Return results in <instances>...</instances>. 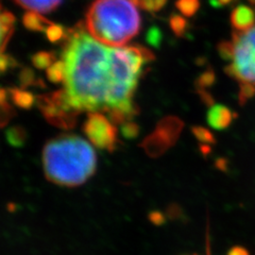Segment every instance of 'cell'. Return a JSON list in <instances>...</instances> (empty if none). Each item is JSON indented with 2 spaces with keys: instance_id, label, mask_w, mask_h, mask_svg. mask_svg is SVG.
Here are the masks:
<instances>
[{
  "instance_id": "obj_20",
  "label": "cell",
  "mask_w": 255,
  "mask_h": 255,
  "mask_svg": "<svg viewBox=\"0 0 255 255\" xmlns=\"http://www.w3.org/2000/svg\"><path fill=\"white\" fill-rule=\"evenodd\" d=\"M9 115V106H7V94L5 91L0 90V123L3 124Z\"/></svg>"
},
{
  "instance_id": "obj_10",
  "label": "cell",
  "mask_w": 255,
  "mask_h": 255,
  "mask_svg": "<svg viewBox=\"0 0 255 255\" xmlns=\"http://www.w3.org/2000/svg\"><path fill=\"white\" fill-rule=\"evenodd\" d=\"M23 22H25V26L33 31H43L47 30L49 28L52 23L48 21L46 18L42 17L39 13L35 12H29L27 15H25V18H23Z\"/></svg>"
},
{
  "instance_id": "obj_25",
  "label": "cell",
  "mask_w": 255,
  "mask_h": 255,
  "mask_svg": "<svg viewBox=\"0 0 255 255\" xmlns=\"http://www.w3.org/2000/svg\"><path fill=\"white\" fill-rule=\"evenodd\" d=\"M191 255H199V254H191Z\"/></svg>"
},
{
  "instance_id": "obj_13",
  "label": "cell",
  "mask_w": 255,
  "mask_h": 255,
  "mask_svg": "<svg viewBox=\"0 0 255 255\" xmlns=\"http://www.w3.org/2000/svg\"><path fill=\"white\" fill-rule=\"evenodd\" d=\"M47 75H48V78H49L51 82L59 83V82L63 81V76H64L63 62L58 61V62L53 63L52 65L49 68H48Z\"/></svg>"
},
{
  "instance_id": "obj_15",
  "label": "cell",
  "mask_w": 255,
  "mask_h": 255,
  "mask_svg": "<svg viewBox=\"0 0 255 255\" xmlns=\"http://www.w3.org/2000/svg\"><path fill=\"white\" fill-rule=\"evenodd\" d=\"M13 100L14 102L17 103L19 107L22 108H29L32 105H33L34 98L33 96H31L28 93H23V92H18V91H14L13 94Z\"/></svg>"
},
{
  "instance_id": "obj_3",
  "label": "cell",
  "mask_w": 255,
  "mask_h": 255,
  "mask_svg": "<svg viewBox=\"0 0 255 255\" xmlns=\"http://www.w3.org/2000/svg\"><path fill=\"white\" fill-rule=\"evenodd\" d=\"M139 0H96L86 13L87 32L99 42L125 46L140 29Z\"/></svg>"
},
{
  "instance_id": "obj_2",
  "label": "cell",
  "mask_w": 255,
  "mask_h": 255,
  "mask_svg": "<svg viewBox=\"0 0 255 255\" xmlns=\"http://www.w3.org/2000/svg\"><path fill=\"white\" fill-rule=\"evenodd\" d=\"M42 164L46 179L52 184L77 187L95 174L98 158L89 139L75 134H63L45 143Z\"/></svg>"
},
{
  "instance_id": "obj_16",
  "label": "cell",
  "mask_w": 255,
  "mask_h": 255,
  "mask_svg": "<svg viewBox=\"0 0 255 255\" xmlns=\"http://www.w3.org/2000/svg\"><path fill=\"white\" fill-rule=\"evenodd\" d=\"M217 51L221 59L231 61L233 57V43L232 41H221L217 46Z\"/></svg>"
},
{
  "instance_id": "obj_4",
  "label": "cell",
  "mask_w": 255,
  "mask_h": 255,
  "mask_svg": "<svg viewBox=\"0 0 255 255\" xmlns=\"http://www.w3.org/2000/svg\"><path fill=\"white\" fill-rule=\"evenodd\" d=\"M233 57L226 68L229 77L239 84L255 86V26L232 36Z\"/></svg>"
},
{
  "instance_id": "obj_14",
  "label": "cell",
  "mask_w": 255,
  "mask_h": 255,
  "mask_svg": "<svg viewBox=\"0 0 255 255\" xmlns=\"http://www.w3.org/2000/svg\"><path fill=\"white\" fill-rule=\"evenodd\" d=\"M215 80H216V75H215L214 70L209 69L204 71V73L198 78V91H205L207 87L212 86L215 83Z\"/></svg>"
},
{
  "instance_id": "obj_12",
  "label": "cell",
  "mask_w": 255,
  "mask_h": 255,
  "mask_svg": "<svg viewBox=\"0 0 255 255\" xmlns=\"http://www.w3.org/2000/svg\"><path fill=\"white\" fill-rule=\"evenodd\" d=\"M193 133L197 137V139L200 140L202 143H204L205 146L214 145V143H216V138H215L214 134L210 130L205 129V128L194 127Z\"/></svg>"
},
{
  "instance_id": "obj_19",
  "label": "cell",
  "mask_w": 255,
  "mask_h": 255,
  "mask_svg": "<svg viewBox=\"0 0 255 255\" xmlns=\"http://www.w3.org/2000/svg\"><path fill=\"white\" fill-rule=\"evenodd\" d=\"M52 55L50 53H46L42 52L38 53L34 57V65L37 66L38 68H46V67H50L52 65Z\"/></svg>"
},
{
  "instance_id": "obj_22",
  "label": "cell",
  "mask_w": 255,
  "mask_h": 255,
  "mask_svg": "<svg viewBox=\"0 0 255 255\" xmlns=\"http://www.w3.org/2000/svg\"><path fill=\"white\" fill-rule=\"evenodd\" d=\"M228 255H250L247 249L243 248V247H234L231 249L228 253Z\"/></svg>"
},
{
  "instance_id": "obj_1",
  "label": "cell",
  "mask_w": 255,
  "mask_h": 255,
  "mask_svg": "<svg viewBox=\"0 0 255 255\" xmlns=\"http://www.w3.org/2000/svg\"><path fill=\"white\" fill-rule=\"evenodd\" d=\"M153 55L139 47H114L77 29L64 47L63 96L75 113H105L115 125L136 114L133 96Z\"/></svg>"
},
{
  "instance_id": "obj_11",
  "label": "cell",
  "mask_w": 255,
  "mask_h": 255,
  "mask_svg": "<svg viewBox=\"0 0 255 255\" xmlns=\"http://www.w3.org/2000/svg\"><path fill=\"white\" fill-rule=\"evenodd\" d=\"M177 7L185 17H191L198 12L200 7V1L199 0H178Z\"/></svg>"
},
{
  "instance_id": "obj_5",
  "label": "cell",
  "mask_w": 255,
  "mask_h": 255,
  "mask_svg": "<svg viewBox=\"0 0 255 255\" xmlns=\"http://www.w3.org/2000/svg\"><path fill=\"white\" fill-rule=\"evenodd\" d=\"M87 139L96 148L113 151L118 142L115 124L102 113H89L83 126Z\"/></svg>"
},
{
  "instance_id": "obj_18",
  "label": "cell",
  "mask_w": 255,
  "mask_h": 255,
  "mask_svg": "<svg viewBox=\"0 0 255 255\" xmlns=\"http://www.w3.org/2000/svg\"><path fill=\"white\" fill-rule=\"evenodd\" d=\"M170 26L175 34L182 35L185 32L187 21L185 18H183L182 16H173L170 20Z\"/></svg>"
},
{
  "instance_id": "obj_9",
  "label": "cell",
  "mask_w": 255,
  "mask_h": 255,
  "mask_svg": "<svg viewBox=\"0 0 255 255\" xmlns=\"http://www.w3.org/2000/svg\"><path fill=\"white\" fill-rule=\"evenodd\" d=\"M63 0H15V2L29 12L49 13L62 3Z\"/></svg>"
},
{
  "instance_id": "obj_21",
  "label": "cell",
  "mask_w": 255,
  "mask_h": 255,
  "mask_svg": "<svg viewBox=\"0 0 255 255\" xmlns=\"http://www.w3.org/2000/svg\"><path fill=\"white\" fill-rule=\"evenodd\" d=\"M46 31H47L48 37H49L50 41H53V42L58 41V39H60L63 35L62 28L59 26H55V25H51Z\"/></svg>"
},
{
  "instance_id": "obj_6",
  "label": "cell",
  "mask_w": 255,
  "mask_h": 255,
  "mask_svg": "<svg viewBox=\"0 0 255 255\" xmlns=\"http://www.w3.org/2000/svg\"><path fill=\"white\" fill-rule=\"evenodd\" d=\"M237 117L232 110L223 105L214 103L207 112V124L214 130H226L232 125L234 119Z\"/></svg>"
},
{
  "instance_id": "obj_17",
  "label": "cell",
  "mask_w": 255,
  "mask_h": 255,
  "mask_svg": "<svg viewBox=\"0 0 255 255\" xmlns=\"http://www.w3.org/2000/svg\"><path fill=\"white\" fill-rule=\"evenodd\" d=\"M255 96V86L249 85V84H239V94L238 98L241 105H245V103L253 98Z\"/></svg>"
},
{
  "instance_id": "obj_23",
  "label": "cell",
  "mask_w": 255,
  "mask_h": 255,
  "mask_svg": "<svg viewBox=\"0 0 255 255\" xmlns=\"http://www.w3.org/2000/svg\"><path fill=\"white\" fill-rule=\"evenodd\" d=\"M235 0H214V1H212V4L214 6H222V5H228L230 3L234 2Z\"/></svg>"
},
{
  "instance_id": "obj_8",
  "label": "cell",
  "mask_w": 255,
  "mask_h": 255,
  "mask_svg": "<svg viewBox=\"0 0 255 255\" xmlns=\"http://www.w3.org/2000/svg\"><path fill=\"white\" fill-rule=\"evenodd\" d=\"M15 25L14 16L7 11H4L0 2V55L5 49V47L12 36Z\"/></svg>"
},
{
  "instance_id": "obj_7",
  "label": "cell",
  "mask_w": 255,
  "mask_h": 255,
  "mask_svg": "<svg viewBox=\"0 0 255 255\" xmlns=\"http://www.w3.org/2000/svg\"><path fill=\"white\" fill-rule=\"evenodd\" d=\"M230 22L237 32H244L255 26V11L251 6L239 4L231 13Z\"/></svg>"
},
{
  "instance_id": "obj_24",
  "label": "cell",
  "mask_w": 255,
  "mask_h": 255,
  "mask_svg": "<svg viewBox=\"0 0 255 255\" xmlns=\"http://www.w3.org/2000/svg\"><path fill=\"white\" fill-rule=\"evenodd\" d=\"M249 2H250L251 4H254V5H255V0H249Z\"/></svg>"
}]
</instances>
